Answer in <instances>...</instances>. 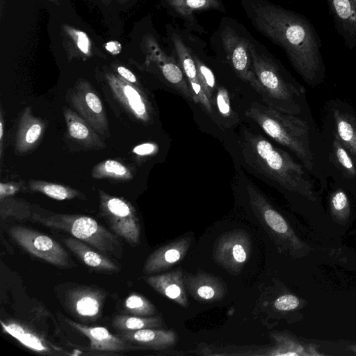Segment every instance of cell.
<instances>
[{
	"instance_id": "cell-1",
	"label": "cell",
	"mask_w": 356,
	"mask_h": 356,
	"mask_svg": "<svg viewBox=\"0 0 356 356\" xmlns=\"http://www.w3.org/2000/svg\"><path fill=\"white\" fill-rule=\"evenodd\" d=\"M254 28L285 52L291 65L309 86L323 82L325 66L322 43L305 15L266 0H241Z\"/></svg>"
},
{
	"instance_id": "cell-2",
	"label": "cell",
	"mask_w": 356,
	"mask_h": 356,
	"mask_svg": "<svg viewBox=\"0 0 356 356\" xmlns=\"http://www.w3.org/2000/svg\"><path fill=\"white\" fill-rule=\"evenodd\" d=\"M242 153L246 163L282 186L312 195L314 182L302 163L260 134L244 130Z\"/></svg>"
},
{
	"instance_id": "cell-3",
	"label": "cell",
	"mask_w": 356,
	"mask_h": 356,
	"mask_svg": "<svg viewBox=\"0 0 356 356\" xmlns=\"http://www.w3.org/2000/svg\"><path fill=\"white\" fill-rule=\"evenodd\" d=\"M245 114L273 140L289 149L310 174L323 177L311 127L305 119L257 102L252 103Z\"/></svg>"
},
{
	"instance_id": "cell-4",
	"label": "cell",
	"mask_w": 356,
	"mask_h": 356,
	"mask_svg": "<svg viewBox=\"0 0 356 356\" xmlns=\"http://www.w3.org/2000/svg\"><path fill=\"white\" fill-rule=\"evenodd\" d=\"M252 70L259 85L258 93L266 105L300 115L305 106V90L273 58L250 42Z\"/></svg>"
},
{
	"instance_id": "cell-5",
	"label": "cell",
	"mask_w": 356,
	"mask_h": 356,
	"mask_svg": "<svg viewBox=\"0 0 356 356\" xmlns=\"http://www.w3.org/2000/svg\"><path fill=\"white\" fill-rule=\"evenodd\" d=\"M30 218L47 227L67 232L108 257L122 256V246L117 235L90 216L56 213L31 207Z\"/></svg>"
},
{
	"instance_id": "cell-6",
	"label": "cell",
	"mask_w": 356,
	"mask_h": 356,
	"mask_svg": "<svg viewBox=\"0 0 356 356\" xmlns=\"http://www.w3.org/2000/svg\"><path fill=\"white\" fill-rule=\"evenodd\" d=\"M99 213L117 236L130 245L140 239V225L134 207L124 199L99 190Z\"/></svg>"
},
{
	"instance_id": "cell-7",
	"label": "cell",
	"mask_w": 356,
	"mask_h": 356,
	"mask_svg": "<svg viewBox=\"0 0 356 356\" xmlns=\"http://www.w3.org/2000/svg\"><path fill=\"white\" fill-rule=\"evenodd\" d=\"M8 234L29 254L59 268H69V255L56 240L29 227L13 226Z\"/></svg>"
},
{
	"instance_id": "cell-8",
	"label": "cell",
	"mask_w": 356,
	"mask_h": 356,
	"mask_svg": "<svg viewBox=\"0 0 356 356\" xmlns=\"http://www.w3.org/2000/svg\"><path fill=\"white\" fill-rule=\"evenodd\" d=\"M68 98L75 111L104 138L110 137L108 122L103 104L91 84L78 80L68 90Z\"/></svg>"
},
{
	"instance_id": "cell-9",
	"label": "cell",
	"mask_w": 356,
	"mask_h": 356,
	"mask_svg": "<svg viewBox=\"0 0 356 356\" xmlns=\"http://www.w3.org/2000/svg\"><path fill=\"white\" fill-rule=\"evenodd\" d=\"M105 77L113 96L128 113L141 122L149 123L152 120V109L141 89L120 75L108 73Z\"/></svg>"
},
{
	"instance_id": "cell-10",
	"label": "cell",
	"mask_w": 356,
	"mask_h": 356,
	"mask_svg": "<svg viewBox=\"0 0 356 356\" xmlns=\"http://www.w3.org/2000/svg\"><path fill=\"white\" fill-rule=\"evenodd\" d=\"M221 37L227 58L236 75L258 92L259 85L252 70L250 42L228 27L223 30Z\"/></svg>"
},
{
	"instance_id": "cell-11",
	"label": "cell",
	"mask_w": 356,
	"mask_h": 356,
	"mask_svg": "<svg viewBox=\"0 0 356 356\" xmlns=\"http://www.w3.org/2000/svg\"><path fill=\"white\" fill-rule=\"evenodd\" d=\"M172 42L177 55L178 63L186 78L191 91L193 102L200 105L210 115L213 114V106L205 95L198 78L197 70L193 54L177 34L172 35Z\"/></svg>"
},
{
	"instance_id": "cell-12",
	"label": "cell",
	"mask_w": 356,
	"mask_h": 356,
	"mask_svg": "<svg viewBox=\"0 0 356 356\" xmlns=\"http://www.w3.org/2000/svg\"><path fill=\"white\" fill-rule=\"evenodd\" d=\"M334 29L344 45L356 49V0H326Z\"/></svg>"
},
{
	"instance_id": "cell-13",
	"label": "cell",
	"mask_w": 356,
	"mask_h": 356,
	"mask_svg": "<svg viewBox=\"0 0 356 356\" xmlns=\"http://www.w3.org/2000/svg\"><path fill=\"white\" fill-rule=\"evenodd\" d=\"M44 121L36 117L30 106H26L20 115L17 129L15 152L24 154L32 151L44 134Z\"/></svg>"
},
{
	"instance_id": "cell-14",
	"label": "cell",
	"mask_w": 356,
	"mask_h": 356,
	"mask_svg": "<svg viewBox=\"0 0 356 356\" xmlns=\"http://www.w3.org/2000/svg\"><path fill=\"white\" fill-rule=\"evenodd\" d=\"M67 323L88 338L90 341V349L99 352H127L134 350L138 347L134 346L122 337L111 333L104 327L87 326L69 319Z\"/></svg>"
},
{
	"instance_id": "cell-15",
	"label": "cell",
	"mask_w": 356,
	"mask_h": 356,
	"mask_svg": "<svg viewBox=\"0 0 356 356\" xmlns=\"http://www.w3.org/2000/svg\"><path fill=\"white\" fill-rule=\"evenodd\" d=\"M105 293L90 286H80L67 294V305L72 312L83 318H95L99 316Z\"/></svg>"
},
{
	"instance_id": "cell-16",
	"label": "cell",
	"mask_w": 356,
	"mask_h": 356,
	"mask_svg": "<svg viewBox=\"0 0 356 356\" xmlns=\"http://www.w3.org/2000/svg\"><path fill=\"white\" fill-rule=\"evenodd\" d=\"M63 115L70 136L78 143L95 149H102L106 147L99 134L75 111L65 108Z\"/></svg>"
},
{
	"instance_id": "cell-17",
	"label": "cell",
	"mask_w": 356,
	"mask_h": 356,
	"mask_svg": "<svg viewBox=\"0 0 356 356\" xmlns=\"http://www.w3.org/2000/svg\"><path fill=\"white\" fill-rule=\"evenodd\" d=\"M152 44L154 51H152V57L157 63L165 80L181 95L193 102L188 81L179 63L159 49L156 43Z\"/></svg>"
},
{
	"instance_id": "cell-18",
	"label": "cell",
	"mask_w": 356,
	"mask_h": 356,
	"mask_svg": "<svg viewBox=\"0 0 356 356\" xmlns=\"http://www.w3.org/2000/svg\"><path fill=\"white\" fill-rule=\"evenodd\" d=\"M331 117L332 134L347 148L356 162V115L338 106L332 108Z\"/></svg>"
},
{
	"instance_id": "cell-19",
	"label": "cell",
	"mask_w": 356,
	"mask_h": 356,
	"mask_svg": "<svg viewBox=\"0 0 356 356\" xmlns=\"http://www.w3.org/2000/svg\"><path fill=\"white\" fill-rule=\"evenodd\" d=\"M63 242L82 262L94 270L112 272L120 269L108 256L95 251L79 239L68 237Z\"/></svg>"
},
{
	"instance_id": "cell-20",
	"label": "cell",
	"mask_w": 356,
	"mask_h": 356,
	"mask_svg": "<svg viewBox=\"0 0 356 356\" xmlns=\"http://www.w3.org/2000/svg\"><path fill=\"white\" fill-rule=\"evenodd\" d=\"M165 1L172 12L191 24L195 23L194 17L197 13L211 10L225 11L221 0H165Z\"/></svg>"
},
{
	"instance_id": "cell-21",
	"label": "cell",
	"mask_w": 356,
	"mask_h": 356,
	"mask_svg": "<svg viewBox=\"0 0 356 356\" xmlns=\"http://www.w3.org/2000/svg\"><path fill=\"white\" fill-rule=\"evenodd\" d=\"M3 330L15 338L28 348L42 354H49L51 348L49 345L38 334L15 322L1 321Z\"/></svg>"
},
{
	"instance_id": "cell-22",
	"label": "cell",
	"mask_w": 356,
	"mask_h": 356,
	"mask_svg": "<svg viewBox=\"0 0 356 356\" xmlns=\"http://www.w3.org/2000/svg\"><path fill=\"white\" fill-rule=\"evenodd\" d=\"M29 188L32 192L40 193L57 200L83 199L85 197L84 195L74 188L44 180H30Z\"/></svg>"
},
{
	"instance_id": "cell-23",
	"label": "cell",
	"mask_w": 356,
	"mask_h": 356,
	"mask_svg": "<svg viewBox=\"0 0 356 356\" xmlns=\"http://www.w3.org/2000/svg\"><path fill=\"white\" fill-rule=\"evenodd\" d=\"M331 156L334 165L346 179H356V162L347 148L334 135L331 142Z\"/></svg>"
},
{
	"instance_id": "cell-24",
	"label": "cell",
	"mask_w": 356,
	"mask_h": 356,
	"mask_svg": "<svg viewBox=\"0 0 356 356\" xmlns=\"http://www.w3.org/2000/svg\"><path fill=\"white\" fill-rule=\"evenodd\" d=\"M91 175L92 177L96 179L106 178L128 181L134 177L131 168L115 159H107L97 163L93 168Z\"/></svg>"
},
{
	"instance_id": "cell-25",
	"label": "cell",
	"mask_w": 356,
	"mask_h": 356,
	"mask_svg": "<svg viewBox=\"0 0 356 356\" xmlns=\"http://www.w3.org/2000/svg\"><path fill=\"white\" fill-rule=\"evenodd\" d=\"M0 200L1 220L8 217H14L17 219H24L31 217V207L26 202L9 197Z\"/></svg>"
},
{
	"instance_id": "cell-26",
	"label": "cell",
	"mask_w": 356,
	"mask_h": 356,
	"mask_svg": "<svg viewBox=\"0 0 356 356\" xmlns=\"http://www.w3.org/2000/svg\"><path fill=\"white\" fill-rule=\"evenodd\" d=\"M156 319L131 316L126 315H117L112 321L113 326L121 331L138 330L149 328L154 325Z\"/></svg>"
},
{
	"instance_id": "cell-27",
	"label": "cell",
	"mask_w": 356,
	"mask_h": 356,
	"mask_svg": "<svg viewBox=\"0 0 356 356\" xmlns=\"http://www.w3.org/2000/svg\"><path fill=\"white\" fill-rule=\"evenodd\" d=\"M196 64L198 78L204 92L212 104L217 90L215 76L211 70L196 55L193 54Z\"/></svg>"
},
{
	"instance_id": "cell-28",
	"label": "cell",
	"mask_w": 356,
	"mask_h": 356,
	"mask_svg": "<svg viewBox=\"0 0 356 356\" xmlns=\"http://www.w3.org/2000/svg\"><path fill=\"white\" fill-rule=\"evenodd\" d=\"M124 309L127 312L136 315H145L151 313L149 302L138 294H131L126 298Z\"/></svg>"
},
{
	"instance_id": "cell-29",
	"label": "cell",
	"mask_w": 356,
	"mask_h": 356,
	"mask_svg": "<svg viewBox=\"0 0 356 356\" xmlns=\"http://www.w3.org/2000/svg\"><path fill=\"white\" fill-rule=\"evenodd\" d=\"M213 104L223 118H226L231 116L232 111L230 99L228 92L224 87H217L213 101Z\"/></svg>"
},
{
	"instance_id": "cell-30",
	"label": "cell",
	"mask_w": 356,
	"mask_h": 356,
	"mask_svg": "<svg viewBox=\"0 0 356 356\" xmlns=\"http://www.w3.org/2000/svg\"><path fill=\"white\" fill-rule=\"evenodd\" d=\"M267 224L275 232L285 233L288 227L286 221L276 211L272 209H266L264 213Z\"/></svg>"
},
{
	"instance_id": "cell-31",
	"label": "cell",
	"mask_w": 356,
	"mask_h": 356,
	"mask_svg": "<svg viewBox=\"0 0 356 356\" xmlns=\"http://www.w3.org/2000/svg\"><path fill=\"white\" fill-rule=\"evenodd\" d=\"M299 304V300L292 295H284L275 302V307L279 310L287 311L295 309Z\"/></svg>"
},
{
	"instance_id": "cell-32",
	"label": "cell",
	"mask_w": 356,
	"mask_h": 356,
	"mask_svg": "<svg viewBox=\"0 0 356 356\" xmlns=\"http://www.w3.org/2000/svg\"><path fill=\"white\" fill-rule=\"evenodd\" d=\"M71 32L74 35V39L79 49L86 55H88L90 53V41L84 32L76 31L74 29H70Z\"/></svg>"
},
{
	"instance_id": "cell-33",
	"label": "cell",
	"mask_w": 356,
	"mask_h": 356,
	"mask_svg": "<svg viewBox=\"0 0 356 356\" xmlns=\"http://www.w3.org/2000/svg\"><path fill=\"white\" fill-rule=\"evenodd\" d=\"M331 202L334 209L339 212L346 209L348 204L347 195L341 190H338L334 193Z\"/></svg>"
},
{
	"instance_id": "cell-34",
	"label": "cell",
	"mask_w": 356,
	"mask_h": 356,
	"mask_svg": "<svg viewBox=\"0 0 356 356\" xmlns=\"http://www.w3.org/2000/svg\"><path fill=\"white\" fill-rule=\"evenodd\" d=\"M157 151V146L152 143H145L135 146L132 152L140 157L152 155Z\"/></svg>"
},
{
	"instance_id": "cell-35",
	"label": "cell",
	"mask_w": 356,
	"mask_h": 356,
	"mask_svg": "<svg viewBox=\"0 0 356 356\" xmlns=\"http://www.w3.org/2000/svg\"><path fill=\"white\" fill-rule=\"evenodd\" d=\"M21 186L22 184L20 183L1 182L0 184V199L10 197V195L15 194L19 191Z\"/></svg>"
},
{
	"instance_id": "cell-36",
	"label": "cell",
	"mask_w": 356,
	"mask_h": 356,
	"mask_svg": "<svg viewBox=\"0 0 356 356\" xmlns=\"http://www.w3.org/2000/svg\"><path fill=\"white\" fill-rule=\"evenodd\" d=\"M118 74L126 81L137 85V79L136 76L127 68L123 66H119L117 68Z\"/></svg>"
},
{
	"instance_id": "cell-37",
	"label": "cell",
	"mask_w": 356,
	"mask_h": 356,
	"mask_svg": "<svg viewBox=\"0 0 356 356\" xmlns=\"http://www.w3.org/2000/svg\"><path fill=\"white\" fill-rule=\"evenodd\" d=\"M232 254L234 259L238 262L242 263L246 259L245 252L243 248L239 244H236L234 246Z\"/></svg>"
},
{
	"instance_id": "cell-38",
	"label": "cell",
	"mask_w": 356,
	"mask_h": 356,
	"mask_svg": "<svg viewBox=\"0 0 356 356\" xmlns=\"http://www.w3.org/2000/svg\"><path fill=\"white\" fill-rule=\"evenodd\" d=\"M181 293L180 288L176 284L168 285L165 289V294L170 298L175 299L177 298Z\"/></svg>"
},
{
	"instance_id": "cell-39",
	"label": "cell",
	"mask_w": 356,
	"mask_h": 356,
	"mask_svg": "<svg viewBox=\"0 0 356 356\" xmlns=\"http://www.w3.org/2000/svg\"><path fill=\"white\" fill-rule=\"evenodd\" d=\"M197 293L204 299H211L214 296V291L209 286H202L198 289Z\"/></svg>"
},
{
	"instance_id": "cell-40",
	"label": "cell",
	"mask_w": 356,
	"mask_h": 356,
	"mask_svg": "<svg viewBox=\"0 0 356 356\" xmlns=\"http://www.w3.org/2000/svg\"><path fill=\"white\" fill-rule=\"evenodd\" d=\"M180 258V253L175 249L167 250L164 254V259L168 263L177 261Z\"/></svg>"
},
{
	"instance_id": "cell-41",
	"label": "cell",
	"mask_w": 356,
	"mask_h": 356,
	"mask_svg": "<svg viewBox=\"0 0 356 356\" xmlns=\"http://www.w3.org/2000/svg\"><path fill=\"white\" fill-rule=\"evenodd\" d=\"M105 48L108 51L114 55L119 54L122 49L120 44L116 41L107 42L105 45Z\"/></svg>"
},
{
	"instance_id": "cell-42",
	"label": "cell",
	"mask_w": 356,
	"mask_h": 356,
	"mask_svg": "<svg viewBox=\"0 0 356 356\" xmlns=\"http://www.w3.org/2000/svg\"><path fill=\"white\" fill-rule=\"evenodd\" d=\"M3 118L2 115V112L1 111V117H0V156H2V148H3Z\"/></svg>"
},
{
	"instance_id": "cell-43",
	"label": "cell",
	"mask_w": 356,
	"mask_h": 356,
	"mask_svg": "<svg viewBox=\"0 0 356 356\" xmlns=\"http://www.w3.org/2000/svg\"><path fill=\"white\" fill-rule=\"evenodd\" d=\"M280 355H297V354L295 353H288L284 354H280Z\"/></svg>"
},
{
	"instance_id": "cell-44",
	"label": "cell",
	"mask_w": 356,
	"mask_h": 356,
	"mask_svg": "<svg viewBox=\"0 0 356 356\" xmlns=\"http://www.w3.org/2000/svg\"><path fill=\"white\" fill-rule=\"evenodd\" d=\"M51 1H57V0H51Z\"/></svg>"
}]
</instances>
